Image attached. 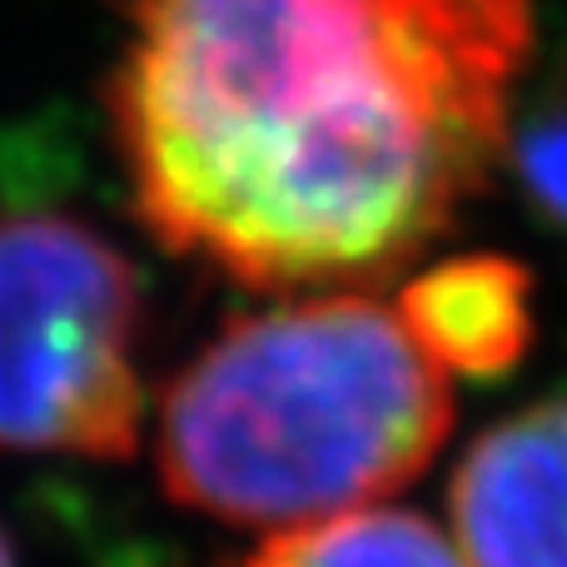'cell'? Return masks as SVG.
Listing matches in <instances>:
<instances>
[{"label": "cell", "instance_id": "6da1fadb", "mask_svg": "<svg viewBox=\"0 0 567 567\" xmlns=\"http://www.w3.org/2000/svg\"><path fill=\"white\" fill-rule=\"evenodd\" d=\"M528 55L533 0H125L105 115L169 255L359 289L483 189Z\"/></svg>", "mask_w": 567, "mask_h": 567}, {"label": "cell", "instance_id": "7a4b0ae2", "mask_svg": "<svg viewBox=\"0 0 567 567\" xmlns=\"http://www.w3.org/2000/svg\"><path fill=\"white\" fill-rule=\"evenodd\" d=\"M453 429V383L359 289L229 319L159 399L155 463L179 508L319 523L413 483Z\"/></svg>", "mask_w": 567, "mask_h": 567}, {"label": "cell", "instance_id": "3957f363", "mask_svg": "<svg viewBox=\"0 0 567 567\" xmlns=\"http://www.w3.org/2000/svg\"><path fill=\"white\" fill-rule=\"evenodd\" d=\"M145 293L100 229L0 209V449L130 458L145 419Z\"/></svg>", "mask_w": 567, "mask_h": 567}, {"label": "cell", "instance_id": "277c9868", "mask_svg": "<svg viewBox=\"0 0 567 567\" xmlns=\"http://www.w3.org/2000/svg\"><path fill=\"white\" fill-rule=\"evenodd\" d=\"M449 513L463 567H567V393L468 443Z\"/></svg>", "mask_w": 567, "mask_h": 567}, {"label": "cell", "instance_id": "5b68a950", "mask_svg": "<svg viewBox=\"0 0 567 567\" xmlns=\"http://www.w3.org/2000/svg\"><path fill=\"white\" fill-rule=\"evenodd\" d=\"M399 319L443 373L498 379L533 343V275L508 255H453L403 284Z\"/></svg>", "mask_w": 567, "mask_h": 567}, {"label": "cell", "instance_id": "8992f818", "mask_svg": "<svg viewBox=\"0 0 567 567\" xmlns=\"http://www.w3.org/2000/svg\"><path fill=\"white\" fill-rule=\"evenodd\" d=\"M245 567H463L458 548L419 513H339L269 538Z\"/></svg>", "mask_w": 567, "mask_h": 567}, {"label": "cell", "instance_id": "52a82bcc", "mask_svg": "<svg viewBox=\"0 0 567 567\" xmlns=\"http://www.w3.org/2000/svg\"><path fill=\"white\" fill-rule=\"evenodd\" d=\"M513 159H518L528 205L548 219L558 235H567V45L533 90L528 115L513 135Z\"/></svg>", "mask_w": 567, "mask_h": 567}, {"label": "cell", "instance_id": "ba28073f", "mask_svg": "<svg viewBox=\"0 0 567 567\" xmlns=\"http://www.w3.org/2000/svg\"><path fill=\"white\" fill-rule=\"evenodd\" d=\"M0 567H16V553H10V538L0 533Z\"/></svg>", "mask_w": 567, "mask_h": 567}]
</instances>
